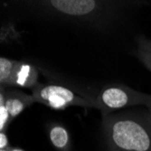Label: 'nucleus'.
Returning a JSON list of instances; mask_svg holds the SVG:
<instances>
[{"label": "nucleus", "mask_w": 151, "mask_h": 151, "mask_svg": "<svg viewBox=\"0 0 151 151\" xmlns=\"http://www.w3.org/2000/svg\"><path fill=\"white\" fill-rule=\"evenodd\" d=\"M102 116L107 151H151V120L147 111Z\"/></svg>", "instance_id": "f257e3e1"}, {"label": "nucleus", "mask_w": 151, "mask_h": 151, "mask_svg": "<svg viewBox=\"0 0 151 151\" xmlns=\"http://www.w3.org/2000/svg\"><path fill=\"white\" fill-rule=\"evenodd\" d=\"M35 102L42 103L53 109H64L71 106L97 109L91 96H84L65 86L51 83H38L32 89Z\"/></svg>", "instance_id": "f03ea898"}, {"label": "nucleus", "mask_w": 151, "mask_h": 151, "mask_svg": "<svg viewBox=\"0 0 151 151\" xmlns=\"http://www.w3.org/2000/svg\"><path fill=\"white\" fill-rule=\"evenodd\" d=\"M97 109L102 115L113 113L114 111L127 107L151 105V94L135 91L128 86L120 84H109L104 86L100 92L94 96Z\"/></svg>", "instance_id": "7ed1b4c3"}, {"label": "nucleus", "mask_w": 151, "mask_h": 151, "mask_svg": "<svg viewBox=\"0 0 151 151\" xmlns=\"http://www.w3.org/2000/svg\"><path fill=\"white\" fill-rule=\"evenodd\" d=\"M103 0H45L51 9L66 17L92 19L103 11Z\"/></svg>", "instance_id": "20e7f679"}, {"label": "nucleus", "mask_w": 151, "mask_h": 151, "mask_svg": "<svg viewBox=\"0 0 151 151\" xmlns=\"http://www.w3.org/2000/svg\"><path fill=\"white\" fill-rule=\"evenodd\" d=\"M0 96L4 99V104L10 113L12 119L20 115L26 108L30 107L35 102L33 95L26 94L23 91L11 90L4 91L3 86L1 87Z\"/></svg>", "instance_id": "39448f33"}, {"label": "nucleus", "mask_w": 151, "mask_h": 151, "mask_svg": "<svg viewBox=\"0 0 151 151\" xmlns=\"http://www.w3.org/2000/svg\"><path fill=\"white\" fill-rule=\"evenodd\" d=\"M50 142L57 151H72V139L68 129L60 123L51 122L46 127Z\"/></svg>", "instance_id": "423d86ee"}, {"label": "nucleus", "mask_w": 151, "mask_h": 151, "mask_svg": "<svg viewBox=\"0 0 151 151\" xmlns=\"http://www.w3.org/2000/svg\"><path fill=\"white\" fill-rule=\"evenodd\" d=\"M38 82V70L30 63L17 62L15 74H14V86L33 89Z\"/></svg>", "instance_id": "0eeeda50"}, {"label": "nucleus", "mask_w": 151, "mask_h": 151, "mask_svg": "<svg viewBox=\"0 0 151 151\" xmlns=\"http://www.w3.org/2000/svg\"><path fill=\"white\" fill-rule=\"evenodd\" d=\"M18 61L0 58V83L2 86H14V74Z\"/></svg>", "instance_id": "6e6552de"}, {"label": "nucleus", "mask_w": 151, "mask_h": 151, "mask_svg": "<svg viewBox=\"0 0 151 151\" xmlns=\"http://www.w3.org/2000/svg\"><path fill=\"white\" fill-rule=\"evenodd\" d=\"M12 120L8 109L4 104V99L0 96V131H6Z\"/></svg>", "instance_id": "1a4fd4ad"}, {"label": "nucleus", "mask_w": 151, "mask_h": 151, "mask_svg": "<svg viewBox=\"0 0 151 151\" xmlns=\"http://www.w3.org/2000/svg\"><path fill=\"white\" fill-rule=\"evenodd\" d=\"M137 44H138L139 49L143 52H151V40L146 38L145 36H139L137 38Z\"/></svg>", "instance_id": "9d476101"}, {"label": "nucleus", "mask_w": 151, "mask_h": 151, "mask_svg": "<svg viewBox=\"0 0 151 151\" xmlns=\"http://www.w3.org/2000/svg\"><path fill=\"white\" fill-rule=\"evenodd\" d=\"M137 56L139 57L141 63L147 67V69H148L151 72V52L138 50V52H137Z\"/></svg>", "instance_id": "9b49d317"}, {"label": "nucleus", "mask_w": 151, "mask_h": 151, "mask_svg": "<svg viewBox=\"0 0 151 151\" xmlns=\"http://www.w3.org/2000/svg\"><path fill=\"white\" fill-rule=\"evenodd\" d=\"M9 147L8 138L6 131H0V149H6Z\"/></svg>", "instance_id": "f8f14e48"}, {"label": "nucleus", "mask_w": 151, "mask_h": 151, "mask_svg": "<svg viewBox=\"0 0 151 151\" xmlns=\"http://www.w3.org/2000/svg\"><path fill=\"white\" fill-rule=\"evenodd\" d=\"M9 151H24V150H23L22 148H19V147H9Z\"/></svg>", "instance_id": "ddd939ff"}, {"label": "nucleus", "mask_w": 151, "mask_h": 151, "mask_svg": "<svg viewBox=\"0 0 151 151\" xmlns=\"http://www.w3.org/2000/svg\"><path fill=\"white\" fill-rule=\"evenodd\" d=\"M147 112H148V115H149V118H150V120H151V105L147 107Z\"/></svg>", "instance_id": "4468645a"}, {"label": "nucleus", "mask_w": 151, "mask_h": 151, "mask_svg": "<svg viewBox=\"0 0 151 151\" xmlns=\"http://www.w3.org/2000/svg\"><path fill=\"white\" fill-rule=\"evenodd\" d=\"M0 151H9V148H6V149H0Z\"/></svg>", "instance_id": "2eb2a0df"}, {"label": "nucleus", "mask_w": 151, "mask_h": 151, "mask_svg": "<svg viewBox=\"0 0 151 151\" xmlns=\"http://www.w3.org/2000/svg\"><path fill=\"white\" fill-rule=\"evenodd\" d=\"M103 1H108V0H103Z\"/></svg>", "instance_id": "dca6fc26"}]
</instances>
